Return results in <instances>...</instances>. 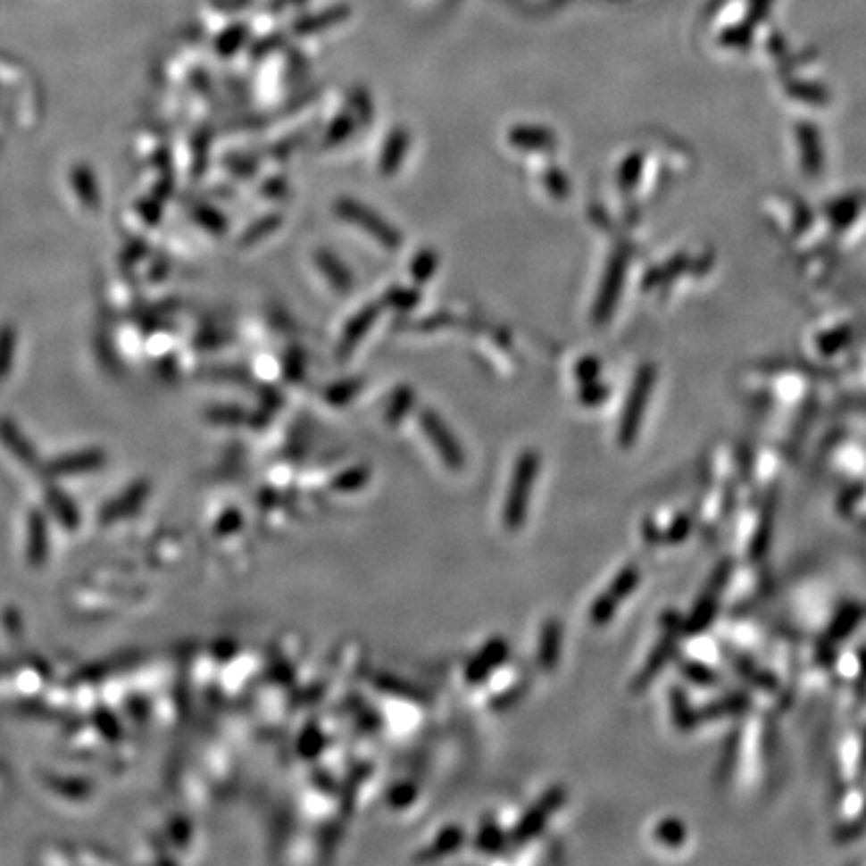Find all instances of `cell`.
I'll list each match as a JSON object with an SVG mask.
<instances>
[{
  "label": "cell",
  "mask_w": 866,
  "mask_h": 866,
  "mask_svg": "<svg viewBox=\"0 0 866 866\" xmlns=\"http://www.w3.org/2000/svg\"><path fill=\"white\" fill-rule=\"evenodd\" d=\"M370 772H367V766H362V768H357V770H354V779H349L346 782V787H343V806L347 808V806L354 804V803H351V800H355V795H357V790H359V784H362L365 780V776L370 774Z\"/></svg>",
  "instance_id": "cell-21"
},
{
  "label": "cell",
  "mask_w": 866,
  "mask_h": 866,
  "mask_svg": "<svg viewBox=\"0 0 866 866\" xmlns=\"http://www.w3.org/2000/svg\"><path fill=\"white\" fill-rule=\"evenodd\" d=\"M562 640H563V628L558 618H547L540 628V638H537V652L536 660L544 672H552L558 666L560 654H562Z\"/></svg>",
  "instance_id": "cell-7"
},
{
  "label": "cell",
  "mask_w": 866,
  "mask_h": 866,
  "mask_svg": "<svg viewBox=\"0 0 866 866\" xmlns=\"http://www.w3.org/2000/svg\"><path fill=\"white\" fill-rule=\"evenodd\" d=\"M370 478H371V471L367 468H362V465H357V468L341 471L339 476L331 481V487L337 489V492H357V489L367 486Z\"/></svg>",
  "instance_id": "cell-16"
},
{
  "label": "cell",
  "mask_w": 866,
  "mask_h": 866,
  "mask_svg": "<svg viewBox=\"0 0 866 866\" xmlns=\"http://www.w3.org/2000/svg\"><path fill=\"white\" fill-rule=\"evenodd\" d=\"M315 263H317V267L321 269L323 275L327 277V281H329L335 289H339L341 293H347L351 289L354 279H351V275L346 269V265H343L337 257L331 255V253H327V251H317L315 253Z\"/></svg>",
  "instance_id": "cell-12"
},
{
  "label": "cell",
  "mask_w": 866,
  "mask_h": 866,
  "mask_svg": "<svg viewBox=\"0 0 866 866\" xmlns=\"http://www.w3.org/2000/svg\"><path fill=\"white\" fill-rule=\"evenodd\" d=\"M510 143L518 149L547 151L555 145V137L552 130L542 127H516L510 133Z\"/></svg>",
  "instance_id": "cell-10"
},
{
  "label": "cell",
  "mask_w": 866,
  "mask_h": 866,
  "mask_svg": "<svg viewBox=\"0 0 866 866\" xmlns=\"http://www.w3.org/2000/svg\"><path fill=\"white\" fill-rule=\"evenodd\" d=\"M646 396H648V381L642 378L636 381L630 402H628L622 415V423H620V444L622 445H630L636 437V431H638V423L644 412V404H646Z\"/></svg>",
  "instance_id": "cell-9"
},
{
  "label": "cell",
  "mask_w": 866,
  "mask_h": 866,
  "mask_svg": "<svg viewBox=\"0 0 866 866\" xmlns=\"http://www.w3.org/2000/svg\"><path fill=\"white\" fill-rule=\"evenodd\" d=\"M325 745H327V738H325V734L320 730V726L309 724L307 729L304 730V734H301L297 748H299L301 756L307 758V760H313L323 753Z\"/></svg>",
  "instance_id": "cell-17"
},
{
  "label": "cell",
  "mask_w": 866,
  "mask_h": 866,
  "mask_svg": "<svg viewBox=\"0 0 866 866\" xmlns=\"http://www.w3.org/2000/svg\"><path fill=\"white\" fill-rule=\"evenodd\" d=\"M415 798H418V787L413 782H399L387 792L389 804L397 808V811L412 806Z\"/></svg>",
  "instance_id": "cell-20"
},
{
  "label": "cell",
  "mask_w": 866,
  "mask_h": 866,
  "mask_svg": "<svg viewBox=\"0 0 866 866\" xmlns=\"http://www.w3.org/2000/svg\"><path fill=\"white\" fill-rule=\"evenodd\" d=\"M537 471H540V454L536 449H524L518 455L516 465H513L512 479L508 486V492H505V502H504V526L510 529V532H518V529L524 526L529 502H532V492L537 479Z\"/></svg>",
  "instance_id": "cell-1"
},
{
  "label": "cell",
  "mask_w": 866,
  "mask_h": 866,
  "mask_svg": "<svg viewBox=\"0 0 866 866\" xmlns=\"http://www.w3.org/2000/svg\"><path fill=\"white\" fill-rule=\"evenodd\" d=\"M526 692H528V680H520L518 684L510 686L508 690L497 694V696L489 700V708H492L494 712H504V710H510L513 704H518V702L524 698Z\"/></svg>",
  "instance_id": "cell-18"
},
{
  "label": "cell",
  "mask_w": 866,
  "mask_h": 866,
  "mask_svg": "<svg viewBox=\"0 0 866 866\" xmlns=\"http://www.w3.org/2000/svg\"><path fill=\"white\" fill-rule=\"evenodd\" d=\"M407 146H410V135H407V130L397 129L389 135L386 149H383L379 159V171L383 175L396 173L397 167L404 162Z\"/></svg>",
  "instance_id": "cell-11"
},
{
  "label": "cell",
  "mask_w": 866,
  "mask_h": 866,
  "mask_svg": "<svg viewBox=\"0 0 866 866\" xmlns=\"http://www.w3.org/2000/svg\"><path fill=\"white\" fill-rule=\"evenodd\" d=\"M566 798H568V792L563 787L547 788L544 795L528 808L524 816L518 820L516 827H513L512 835H508L510 845L524 846L528 843H532V840L545 829V824L550 822L552 816L563 806Z\"/></svg>",
  "instance_id": "cell-2"
},
{
  "label": "cell",
  "mask_w": 866,
  "mask_h": 866,
  "mask_svg": "<svg viewBox=\"0 0 866 866\" xmlns=\"http://www.w3.org/2000/svg\"><path fill=\"white\" fill-rule=\"evenodd\" d=\"M433 269H436V255H431V253H421V255L413 261L412 271L415 279L426 281L433 273Z\"/></svg>",
  "instance_id": "cell-22"
},
{
  "label": "cell",
  "mask_w": 866,
  "mask_h": 866,
  "mask_svg": "<svg viewBox=\"0 0 866 866\" xmlns=\"http://www.w3.org/2000/svg\"><path fill=\"white\" fill-rule=\"evenodd\" d=\"M465 832L457 824H447L445 829H441L437 832V837L431 840V843L421 848V851L415 854V862H433L444 859V856L454 854L457 848L463 845Z\"/></svg>",
  "instance_id": "cell-8"
},
{
  "label": "cell",
  "mask_w": 866,
  "mask_h": 866,
  "mask_svg": "<svg viewBox=\"0 0 866 866\" xmlns=\"http://www.w3.org/2000/svg\"><path fill=\"white\" fill-rule=\"evenodd\" d=\"M638 578H640L638 570H636L634 566H626L622 571H620L608 590L604 592L600 598L592 604L590 616H587V618H590V622L594 626L608 624L616 614L618 604L622 602L624 598H628V595H630V592L636 587V584H638Z\"/></svg>",
  "instance_id": "cell-5"
},
{
  "label": "cell",
  "mask_w": 866,
  "mask_h": 866,
  "mask_svg": "<svg viewBox=\"0 0 866 866\" xmlns=\"http://www.w3.org/2000/svg\"><path fill=\"white\" fill-rule=\"evenodd\" d=\"M420 423L428 441L436 447L439 460L444 462L445 468L452 471H462L465 465L463 449L460 445V441L455 439L452 429L447 428V423L439 418V413L431 410L421 412Z\"/></svg>",
  "instance_id": "cell-4"
},
{
  "label": "cell",
  "mask_w": 866,
  "mask_h": 866,
  "mask_svg": "<svg viewBox=\"0 0 866 866\" xmlns=\"http://www.w3.org/2000/svg\"><path fill=\"white\" fill-rule=\"evenodd\" d=\"M375 686L383 694H389V696L396 698H405V700H426V696L420 692V688H415L410 682L402 680V678L381 674L375 678Z\"/></svg>",
  "instance_id": "cell-15"
},
{
  "label": "cell",
  "mask_w": 866,
  "mask_h": 866,
  "mask_svg": "<svg viewBox=\"0 0 866 866\" xmlns=\"http://www.w3.org/2000/svg\"><path fill=\"white\" fill-rule=\"evenodd\" d=\"M375 317H378V309H375V307H365L363 312H359V315L355 317V320H351V323L347 325L346 333H343V341H341V347H339V351H341L343 355H346L351 347L357 346L359 339L363 337L365 331L370 329L371 323L375 321Z\"/></svg>",
  "instance_id": "cell-14"
},
{
  "label": "cell",
  "mask_w": 866,
  "mask_h": 866,
  "mask_svg": "<svg viewBox=\"0 0 866 866\" xmlns=\"http://www.w3.org/2000/svg\"><path fill=\"white\" fill-rule=\"evenodd\" d=\"M510 845V837L502 830L500 824L492 819H486L479 824V830L476 835L478 851L486 854H500Z\"/></svg>",
  "instance_id": "cell-13"
},
{
  "label": "cell",
  "mask_w": 866,
  "mask_h": 866,
  "mask_svg": "<svg viewBox=\"0 0 866 866\" xmlns=\"http://www.w3.org/2000/svg\"><path fill=\"white\" fill-rule=\"evenodd\" d=\"M337 213L349 221V223H354L359 229H363L365 233H370L386 249H397L402 245V235L386 219L375 213L373 209L362 205V203L354 199H341L337 203Z\"/></svg>",
  "instance_id": "cell-3"
},
{
  "label": "cell",
  "mask_w": 866,
  "mask_h": 866,
  "mask_svg": "<svg viewBox=\"0 0 866 866\" xmlns=\"http://www.w3.org/2000/svg\"><path fill=\"white\" fill-rule=\"evenodd\" d=\"M510 656V644L502 636H495V638L487 640L484 644V648H479L473 658L465 664L463 678L465 682L476 686L486 682L489 676H492L494 670L504 666V662Z\"/></svg>",
  "instance_id": "cell-6"
},
{
  "label": "cell",
  "mask_w": 866,
  "mask_h": 866,
  "mask_svg": "<svg viewBox=\"0 0 866 866\" xmlns=\"http://www.w3.org/2000/svg\"><path fill=\"white\" fill-rule=\"evenodd\" d=\"M357 389H359L357 383H341V386L331 389L329 394H327V397H329L331 404L343 405V404H347L349 399L357 394Z\"/></svg>",
  "instance_id": "cell-23"
},
{
  "label": "cell",
  "mask_w": 866,
  "mask_h": 866,
  "mask_svg": "<svg viewBox=\"0 0 866 866\" xmlns=\"http://www.w3.org/2000/svg\"><path fill=\"white\" fill-rule=\"evenodd\" d=\"M412 402H413V396H412V391L410 389H397L396 391V396L391 397V404L387 407V412H386V418L389 423H397V421H402L404 420V415L410 412V407H412Z\"/></svg>",
  "instance_id": "cell-19"
},
{
  "label": "cell",
  "mask_w": 866,
  "mask_h": 866,
  "mask_svg": "<svg viewBox=\"0 0 866 866\" xmlns=\"http://www.w3.org/2000/svg\"><path fill=\"white\" fill-rule=\"evenodd\" d=\"M545 183H547V187H550L555 197H563V195L568 193L566 179H563V175L558 173V171H550V173H547V177H545Z\"/></svg>",
  "instance_id": "cell-24"
}]
</instances>
